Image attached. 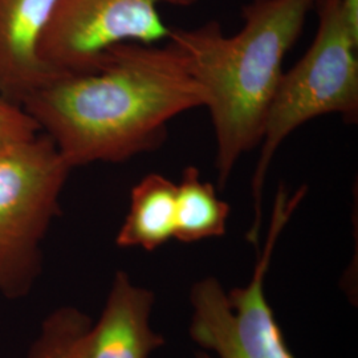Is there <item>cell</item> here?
Segmentation results:
<instances>
[{
  "instance_id": "obj_1",
  "label": "cell",
  "mask_w": 358,
  "mask_h": 358,
  "mask_svg": "<svg viewBox=\"0 0 358 358\" xmlns=\"http://www.w3.org/2000/svg\"><path fill=\"white\" fill-rule=\"evenodd\" d=\"M202 106L205 90L171 40L115 45L93 71L55 77L23 103L72 169L154 152L173 118Z\"/></svg>"
},
{
  "instance_id": "obj_2",
  "label": "cell",
  "mask_w": 358,
  "mask_h": 358,
  "mask_svg": "<svg viewBox=\"0 0 358 358\" xmlns=\"http://www.w3.org/2000/svg\"><path fill=\"white\" fill-rule=\"evenodd\" d=\"M315 6L316 0H251L242 8L243 27L231 36L215 20L192 29L171 28L167 40L185 53L206 92L220 190L244 154L259 146L285 56Z\"/></svg>"
},
{
  "instance_id": "obj_3",
  "label": "cell",
  "mask_w": 358,
  "mask_h": 358,
  "mask_svg": "<svg viewBox=\"0 0 358 358\" xmlns=\"http://www.w3.org/2000/svg\"><path fill=\"white\" fill-rule=\"evenodd\" d=\"M317 31L304 56L288 71L273 94L264 121L251 189L255 219L248 241L262 227V199L269 167L282 142L296 129L327 115L358 121V36L348 27L340 0H316Z\"/></svg>"
},
{
  "instance_id": "obj_4",
  "label": "cell",
  "mask_w": 358,
  "mask_h": 358,
  "mask_svg": "<svg viewBox=\"0 0 358 358\" xmlns=\"http://www.w3.org/2000/svg\"><path fill=\"white\" fill-rule=\"evenodd\" d=\"M72 167L45 134L0 149V294L26 296Z\"/></svg>"
},
{
  "instance_id": "obj_5",
  "label": "cell",
  "mask_w": 358,
  "mask_h": 358,
  "mask_svg": "<svg viewBox=\"0 0 358 358\" xmlns=\"http://www.w3.org/2000/svg\"><path fill=\"white\" fill-rule=\"evenodd\" d=\"M303 187L289 195L280 187L271 219L268 238L259 251L254 275L245 287L226 294L215 278L192 285L190 336L217 358H294L284 341L279 324L264 294V279L279 236L304 198ZM196 358H211L196 352Z\"/></svg>"
},
{
  "instance_id": "obj_6",
  "label": "cell",
  "mask_w": 358,
  "mask_h": 358,
  "mask_svg": "<svg viewBox=\"0 0 358 358\" xmlns=\"http://www.w3.org/2000/svg\"><path fill=\"white\" fill-rule=\"evenodd\" d=\"M201 0H57L38 43L52 76L93 71L103 53L125 43L159 44L170 36L159 6L189 8Z\"/></svg>"
},
{
  "instance_id": "obj_7",
  "label": "cell",
  "mask_w": 358,
  "mask_h": 358,
  "mask_svg": "<svg viewBox=\"0 0 358 358\" xmlns=\"http://www.w3.org/2000/svg\"><path fill=\"white\" fill-rule=\"evenodd\" d=\"M57 0H0V99L20 105L51 81L38 43Z\"/></svg>"
},
{
  "instance_id": "obj_8",
  "label": "cell",
  "mask_w": 358,
  "mask_h": 358,
  "mask_svg": "<svg viewBox=\"0 0 358 358\" xmlns=\"http://www.w3.org/2000/svg\"><path fill=\"white\" fill-rule=\"evenodd\" d=\"M154 294L118 271L99 321L90 325L80 358H149L165 345L150 324Z\"/></svg>"
},
{
  "instance_id": "obj_9",
  "label": "cell",
  "mask_w": 358,
  "mask_h": 358,
  "mask_svg": "<svg viewBox=\"0 0 358 358\" xmlns=\"http://www.w3.org/2000/svg\"><path fill=\"white\" fill-rule=\"evenodd\" d=\"M177 183L150 173L131 189L129 211L115 243L154 251L174 238Z\"/></svg>"
},
{
  "instance_id": "obj_10",
  "label": "cell",
  "mask_w": 358,
  "mask_h": 358,
  "mask_svg": "<svg viewBox=\"0 0 358 358\" xmlns=\"http://www.w3.org/2000/svg\"><path fill=\"white\" fill-rule=\"evenodd\" d=\"M230 211V205L217 198V187L202 180L196 167L187 166L177 185L174 239L194 243L223 236Z\"/></svg>"
},
{
  "instance_id": "obj_11",
  "label": "cell",
  "mask_w": 358,
  "mask_h": 358,
  "mask_svg": "<svg viewBox=\"0 0 358 358\" xmlns=\"http://www.w3.org/2000/svg\"><path fill=\"white\" fill-rule=\"evenodd\" d=\"M92 320L75 307L53 310L43 321L27 358H80Z\"/></svg>"
},
{
  "instance_id": "obj_12",
  "label": "cell",
  "mask_w": 358,
  "mask_h": 358,
  "mask_svg": "<svg viewBox=\"0 0 358 358\" xmlns=\"http://www.w3.org/2000/svg\"><path fill=\"white\" fill-rule=\"evenodd\" d=\"M38 133V124L20 105L0 99V149L34 138Z\"/></svg>"
}]
</instances>
